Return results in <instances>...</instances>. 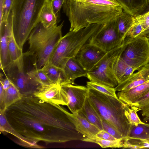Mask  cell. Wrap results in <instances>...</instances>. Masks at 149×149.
I'll return each mask as SVG.
<instances>
[{
  "mask_svg": "<svg viewBox=\"0 0 149 149\" xmlns=\"http://www.w3.org/2000/svg\"><path fill=\"white\" fill-rule=\"evenodd\" d=\"M68 111L61 105L42 101L34 95L22 99L6 109L8 121L19 134V145L42 148L39 144L82 140L85 136L76 129Z\"/></svg>",
  "mask_w": 149,
  "mask_h": 149,
  "instance_id": "obj_1",
  "label": "cell"
},
{
  "mask_svg": "<svg viewBox=\"0 0 149 149\" xmlns=\"http://www.w3.org/2000/svg\"><path fill=\"white\" fill-rule=\"evenodd\" d=\"M63 10L75 31L93 24H103L116 19L123 12L116 0H65Z\"/></svg>",
  "mask_w": 149,
  "mask_h": 149,
  "instance_id": "obj_2",
  "label": "cell"
},
{
  "mask_svg": "<svg viewBox=\"0 0 149 149\" xmlns=\"http://www.w3.org/2000/svg\"><path fill=\"white\" fill-rule=\"evenodd\" d=\"M88 98L101 118L116 129L123 139L127 137L131 125L125 114L127 104L115 97L89 89Z\"/></svg>",
  "mask_w": 149,
  "mask_h": 149,
  "instance_id": "obj_3",
  "label": "cell"
},
{
  "mask_svg": "<svg viewBox=\"0 0 149 149\" xmlns=\"http://www.w3.org/2000/svg\"><path fill=\"white\" fill-rule=\"evenodd\" d=\"M45 0H13L11 12L13 34L22 49L33 29L39 23V17Z\"/></svg>",
  "mask_w": 149,
  "mask_h": 149,
  "instance_id": "obj_4",
  "label": "cell"
},
{
  "mask_svg": "<svg viewBox=\"0 0 149 149\" xmlns=\"http://www.w3.org/2000/svg\"><path fill=\"white\" fill-rule=\"evenodd\" d=\"M63 22L46 28L39 23L31 33L28 40L27 52L35 58L36 68H42L48 63L57 44L62 38Z\"/></svg>",
  "mask_w": 149,
  "mask_h": 149,
  "instance_id": "obj_5",
  "label": "cell"
},
{
  "mask_svg": "<svg viewBox=\"0 0 149 149\" xmlns=\"http://www.w3.org/2000/svg\"><path fill=\"white\" fill-rule=\"evenodd\" d=\"M105 24H93L77 31H69L60 40L49 63L63 70L67 61L75 57L83 46Z\"/></svg>",
  "mask_w": 149,
  "mask_h": 149,
  "instance_id": "obj_6",
  "label": "cell"
},
{
  "mask_svg": "<svg viewBox=\"0 0 149 149\" xmlns=\"http://www.w3.org/2000/svg\"><path fill=\"white\" fill-rule=\"evenodd\" d=\"M34 60L33 57L29 64L28 62L27 67L26 57L23 53L21 57L12 62L3 71L23 96L33 95L42 85L29 74V71L36 65L35 61L31 64Z\"/></svg>",
  "mask_w": 149,
  "mask_h": 149,
  "instance_id": "obj_7",
  "label": "cell"
},
{
  "mask_svg": "<svg viewBox=\"0 0 149 149\" xmlns=\"http://www.w3.org/2000/svg\"><path fill=\"white\" fill-rule=\"evenodd\" d=\"M121 56L135 70H139L149 63V39L146 35L126 37Z\"/></svg>",
  "mask_w": 149,
  "mask_h": 149,
  "instance_id": "obj_8",
  "label": "cell"
},
{
  "mask_svg": "<svg viewBox=\"0 0 149 149\" xmlns=\"http://www.w3.org/2000/svg\"><path fill=\"white\" fill-rule=\"evenodd\" d=\"M123 48V42L120 46L106 52L97 65L88 72L87 77L90 81L112 87L118 85V84L114 73V65L122 54Z\"/></svg>",
  "mask_w": 149,
  "mask_h": 149,
  "instance_id": "obj_9",
  "label": "cell"
},
{
  "mask_svg": "<svg viewBox=\"0 0 149 149\" xmlns=\"http://www.w3.org/2000/svg\"><path fill=\"white\" fill-rule=\"evenodd\" d=\"M124 40L119 32L116 19L105 24L88 43L107 52L121 45Z\"/></svg>",
  "mask_w": 149,
  "mask_h": 149,
  "instance_id": "obj_10",
  "label": "cell"
},
{
  "mask_svg": "<svg viewBox=\"0 0 149 149\" xmlns=\"http://www.w3.org/2000/svg\"><path fill=\"white\" fill-rule=\"evenodd\" d=\"M33 95L42 101L56 105L67 106V95L62 86L52 84L42 85Z\"/></svg>",
  "mask_w": 149,
  "mask_h": 149,
  "instance_id": "obj_11",
  "label": "cell"
},
{
  "mask_svg": "<svg viewBox=\"0 0 149 149\" xmlns=\"http://www.w3.org/2000/svg\"><path fill=\"white\" fill-rule=\"evenodd\" d=\"M106 52L97 46L88 43L83 46L75 57L88 72L97 65Z\"/></svg>",
  "mask_w": 149,
  "mask_h": 149,
  "instance_id": "obj_12",
  "label": "cell"
},
{
  "mask_svg": "<svg viewBox=\"0 0 149 149\" xmlns=\"http://www.w3.org/2000/svg\"><path fill=\"white\" fill-rule=\"evenodd\" d=\"M61 86L67 95V107L72 113L77 115L84 103L89 88L84 86H74L72 84Z\"/></svg>",
  "mask_w": 149,
  "mask_h": 149,
  "instance_id": "obj_13",
  "label": "cell"
},
{
  "mask_svg": "<svg viewBox=\"0 0 149 149\" xmlns=\"http://www.w3.org/2000/svg\"><path fill=\"white\" fill-rule=\"evenodd\" d=\"M13 31L12 17L10 12L7 21L0 26V68L3 71L12 62L8 45L10 36Z\"/></svg>",
  "mask_w": 149,
  "mask_h": 149,
  "instance_id": "obj_14",
  "label": "cell"
},
{
  "mask_svg": "<svg viewBox=\"0 0 149 149\" xmlns=\"http://www.w3.org/2000/svg\"><path fill=\"white\" fill-rule=\"evenodd\" d=\"M67 113L75 126L76 130L86 137L95 138L100 130L98 127L88 121L80 111L76 115L71 113L68 111Z\"/></svg>",
  "mask_w": 149,
  "mask_h": 149,
  "instance_id": "obj_15",
  "label": "cell"
},
{
  "mask_svg": "<svg viewBox=\"0 0 149 149\" xmlns=\"http://www.w3.org/2000/svg\"><path fill=\"white\" fill-rule=\"evenodd\" d=\"M149 80V63L144 66L138 71L133 73L124 82L115 88L116 91L127 90L135 88Z\"/></svg>",
  "mask_w": 149,
  "mask_h": 149,
  "instance_id": "obj_16",
  "label": "cell"
},
{
  "mask_svg": "<svg viewBox=\"0 0 149 149\" xmlns=\"http://www.w3.org/2000/svg\"><path fill=\"white\" fill-rule=\"evenodd\" d=\"M149 91V80L135 88L122 90L117 94L118 97L123 102L129 105L132 102Z\"/></svg>",
  "mask_w": 149,
  "mask_h": 149,
  "instance_id": "obj_17",
  "label": "cell"
},
{
  "mask_svg": "<svg viewBox=\"0 0 149 149\" xmlns=\"http://www.w3.org/2000/svg\"><path fill=\"white\" fill-rule=\"evenodd\" d=\"M64 71L68 79L72 83L77 78L87 77L88 72L82 66L76 57L69 59L65 64Z\"/></svg>",
  "mask_w": 149,
  "mask_h": 149,
  "instance_id": "obj_18",
  "label": "cell"
},
{
  "mask_svg": "<svg viewBox=\"0 0 149 149\" xmlns=\"http://www.w3.org/2000/svg\"><path fill=\"white\" fill-rule=\"evenodd\" d=\"M54 84L63 86L72 84L65 75L63 70L48 63L42 68Z\"/></svg>",
  "mask_w": 149,
  "mask_h": 149,
  "instance_id": "obj_19",
  "label": "cell"
},
{
  "mask_svg": "<svg viewBox=\"0 0 149 149\" xmlns=\"http://www.w3.org/2000/svg\"><path fill=\"white\" fill-rule=\"evenodd\" d=\"M116 0L121 6L124 11L134 17L142 14L149 3V0Z\"/></svg>",
  "mask_w": 149,
  "mask_h": 149,
  "instance_id": "obj_20",
  "label": "cell"
},
{
  "mask_svg": "<svg viewBox=\"0 0 149 149\" xmlns=\"http://www.w3.org/2000/svg\"><path fill=\"white\" fill-rule=\"evenodd\" d=\"M121 54L116 61L113 67L114 74L118 84L126 80L135 71L126 62Z\"/></svg>",
  "mask_w": 149,
  "mask_h": 149,
  "instance_id": "obj_21",
  "label": "cell"
},
{
  "mask_svg": "<svg viewBox=\"0 0 149 149\" xmlns=\"http://www.w3.org/2000/svg\"><path fill=\"white\" fill-rule=\"evenodd\" d=\"M58 19L53 10L51 0H45L40 12L39 22L47 28L57 24Z\"/></svg>",
  "mask_w": 149,
  "mask_h": 149,
  "instance_id": "obj_22",
  "label": "cell"
},
{
  "mask_svg": "<svg viewBox=\"0 0 149 149\" xmlns=\"http://www.w3.org/2000/svg\"><path fill=\"white\" fill-rule=\"evenodd\" d=\"M79 111L90 123L98 127L100 130H103L101 118L90 103L87 97Z\"/></svg>",
  "mask_w": 149,
  "mask_h": 149,
  "instance_id": "obj_23",
  "label": "cell"
},
{
  "mask_svg": "<svg viewBox=\"0 0 149 149\" xmlns=\"http://www.w3.org/2000/svg\"><path fill=\"white\" fill-rule=\"evenodd\" d=\"M134 18L131 15L123 11L116 19L119 32L124 39L134 23Z\"/></svg>",
  "mask_w": 149,
  "mask_h": 149,
  "instance_id": "obj_24",
  "label": "cell"
},
{
  "mask_svg": "<svg viewBox=\"0 0 149 149\" xmlns=\"http://www.w3.org/2000/svg\"><path fill=\"white\" fill-rule=\"evenodd\" d=\"M23 95L18 89L11 83L10 86L5 91L4 100V110L21 99Z\"/></svg>",
  "mask_w": 149,
  "mask_h": 149,
  "instance_id": "obj_25",
  "label": "cell"
},
{
  "mask_svg": "<svg viewBox=\"0 0 149 149\" xmlns=\"http://www.w3.org/2000/svg\"><path fill=\"white\" fill-rule=\"evenodd\" d=\"M127 137L146 140L149 138V123H144L137 126H131Z\"/></svg>",
  "mask_w": 149,
  "mask_h": 149,
  "instance_id": "obj_26",
  "label": "cell"
},
{
  "mask_svg": "<svg viewBox=\"0 0 149 149\" xmlns=\"http://www.w3.org/2000/svg\"><path fill=\"white\" fill-rule=\"evenodd\" d=\"M123 139H117L114 140H105L95 137H85L81 141L95 143L99 145L102 148H122Z\"/></svg>",
  "mask_w": 149,
  "mask_h": 149,
  "instance_id": "obj_27",
  "label": "cell"
},
{
  "mask_svg": "<svg viewBox=\"0 0 149 149\" xmlns=\"http://www.w3.org/2000/svg\"><path fill=\"white\" fill-rule=\"evenodd\" d=\"M122 148L130 149L149 148V143L145 140L127 137L123 139Z\"/></svg>",
  "mask_w": 149,
  "mask_h": 149,
  "instance_id": "obj_28",
  "label": "cell"
},
{
  "mask_svg": "<svg viewBox=\"0 0 149 149\" xmlns=\"http://www.w3.org/2000/svg\"><path fill=\"white\" fill-rule=\"evenodd\" d=\"M8 49L12 62L18 59L23 54L22 49L20 48L17 44L14 37L13 31L10 36Z\"/></svg>",
  "mask_w": 149,
  "mask_h": 149,
  "instance_id": "obj_29",
  "label": "cell"
},
{
  "mask_svg": "<svg viewBox=\"0 0 149 149\" xmlns=\"http://www.w3.org/2000/svg\"><path fill=\"white\" fill-rule=\"evenodd\" d=\"M29 74L42 85H48L53 84L42 69H38L36 66L29 71Z\"/></svg>",
  "mask_w": 149,
  "mask_h": 149,
  "instance_id": "obj_30",
  "label": "cell"
},
{
  "mask_svg": "<svg viewBox=\"0 0 149 149\" xmlns=\"http://www.w3.org/2000/svg\"><path fill=\"white\" fill-rule=\"evenodd\" d=\"M130 107V106L127 104L125 111V114L129 123L132 125L136 126L139 124L143 123L137 114V112L140 111V109L134 106Z\"/></svg>",
  "mask_w": 149,
  "mask_h": 149,
  "instance_id": "obj_31",
  "label": "cell"
},
{
  "mask_svg": "<svg viewBox=\"0 0 149 149\" xmlns=\"http://www.w3.org/2000/svg\"><path fill=\"white\" fill-rule=\"evenodd\" d=\"M86 86L89 89L95 90L109 96L115 97H118L116 93V91L115 88L113 87L90 81L87 82Z\"/></svg>",
  "mask_w": 149,
  "mask_h": 149,
  "instance_id": "obj_32",
  "label": "cell"
},
{
  "mask_svg": "<svg viewBox=\"0 0 149 149\" xmlns=\"http://www.w3.org/2000/svg\"><path fill=\"white\" fill-rule=\"evenodd\" d=\"M146 34L147 31H145L141 24L134 20V23L127 33L126 38H134L140 36L146 35Z\"/></svg>",
  "mask_w": 149,
  "mask_h": 149,
  "instance_id": "obj_33",
  "label": "cell"
},
{
  "mask_svg": "<svg viewBox=\"0 0 149 149\" xmlns=\"http://www.w3.org/2000/svg\"><path fill=\"white\" fill-rule=\"evenodd\" d=\"M134 20L141 24L145 31L149 30V10L134 17Z\"/></svg>",
  "mask_w": 149,
  "mask_h": 149,
  "instance_id": "obj_34",
  "label": "cell"
},
{
  "mask_svg": "<svg viewBox=\"0 0 149 149\" xmlns=\"http://www.w3.org/2000/svg\"><path fill=\"white\" fill-rule=\"evenodd\" d=\"M101 120L103 130L117 139H123L122 136L116 129L102 119L101 118Z\"/></svg>",
  "mask_w": 149,
  "mask_h": 149,
  "instance_id": "obj_35",
  "label": "cell"
},
{
  "mask_svg": "<svg viewBox=\"0 0 149 149\" xmlns=\"http://www.w3.org/2000/svg\"><path fill=\"white\" fill-rule=\"evenodd\" d=\"M13 0H4V1L3 13L2 23L6 22L7 21L11 11Z\"/></svg>",
  "mask_w": 149,
  "mask_h": 149,
  "instance_id": "obj_36",
  "label": "cell"
},
{
  "mask_svg": "<svg viewBox=\"0 0 149 149\" xmlns=\"http://www.w3.org/2000/svg\"><path fill=\"white\" fill-rule=\"evenodd\" d=\"M51 0L53 10L58 19L60 10L63 6L65 0Z\"/></svg>",
  "mask_w": 149,
  "mask_h": 149,
  "instance_id": "obj_37",
  "label": "cell"
},
{
  "mask_svg": "<svg viewBox=\"0 0 149 149\" xmlns=\"http://www.w3.org/2000/svg\"><path fill=\"white\" fill-rule=\"evenodd\" d=\"M95 137L111 140H114L117 139L104 130H100L96 135Z\"/></svg>",
  "mask_w": 149,
  "mask_h": 149,
  "instance_id": "obj_38",
  "label": "cell"
},
{
  "mask_svg": "<svg viewBox=\"0 0 149 149\" xmlns=\"http://www.w3.org/2000/svg\"><path fill=\"white\" fill-rule=\"evenodd\" d=\"M143 117V120L145 122H149V102L145 106L141 109Z\"/></svg>",
  "mask_w": 149,
  "mask_h": 149,
  "instance_id": "obj_39",
  "label": "cell"
},
{
  "mask_svg": "<svg viewBox=\"0 0 149 149\" xmlns=\"http://www.w3.org/2000/svg\"><path fill=\"white\" fill-rule=\"evenodd\" d=\"M0 84L3 87V90L6 91L8 88L10 86L12 82L6 77L5 79L3 78L2 74L0 75Z\"/></svg>",
  "mask_w": 149,
  "mask_h": 149,
  "instance_id": "obj_40",
  "label": "cell"
},
{
  "mask_svg": "<svg viewBox=\"0 0 149 149\" xmlns=\"http://www.w3.org/2000/svg\"><path fill=\"white\" fill-rule=\"evenodd\" d=\"M4 0H0V25L2 22Z\"/></svg>",
  "mask_w": 149,
  "mask_h": 149,
  "instance_id": "obj_41",
  "label": "cell"
},
{
  "mask_svg": "<svg viewBox=\"0 0 149 149\" xmlns=\"http://www.w3.org/2000/svg\"><path fill=\"white\" fill-rule=\"evenodd\" d=\"M145 140L146 141L149 143V138Z\"/></svg>",
  "mask_w": 149,
  "mask_h": 149,
  "instance_id": "obj_42",
  "label": "cell"
},
{
  "mask_svg": "<svg viewBox=\"0 0 149 149\" xmlns=\"http://www.w3.org/2000/svg\"><path fill=\"white\" fill-rule=\"evenodd\" d=\"M147 33L148 34V35H149V30L147 31Z\"/></svg>",
  "mask_w": 149,
  "mask_h": 149,
  "instance_id": "obj_43",
  "label": "cell"
}]
</instances>
